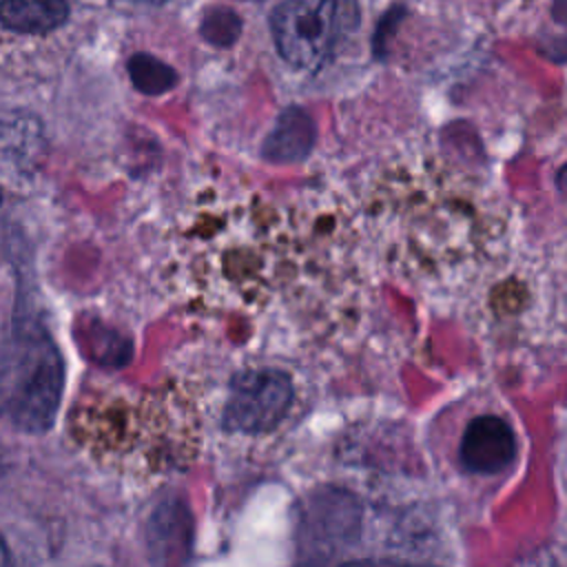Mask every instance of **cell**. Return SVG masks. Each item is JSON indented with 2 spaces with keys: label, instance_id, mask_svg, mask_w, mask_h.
Instances as JSON below:
<instances>
[{
  "label": "cell",
  "instance_id": "9",
  "mask_svg": "<svg viewBox=\"0 0 567 567\" xmlns=\"http://www.w3.org/2000/svg\"><path fill=\"white\" fill-rule=\"evenodd\" d=\"M556 182H558V188H560L563 193H567V166H563V168L558 171Z\"/></svg>",
  "mask_w": 567,
  "mask_h": 567
},
{
  "label": "cell",
  "instance_id": "1",
  "mask_svg": "<svg viewBox=\"0 0 567 567\" xmlns=\"http://www.w3.org/2000/svg\"><path fill=\"white\" fill-rule=\"evenodd\" d=\"M62 392V359L35 323L13 328L0 350V414L24 432L47 430Z\"/></svg>",
  "mask_w": 567,
  "mask_h": 567
},
{
  "label": "cell",
  "instance_id": "5",
  "mask_svg": "<svg viewBox=\"0 0 567 567\" xmlns=\"http://www.w3.org/2000/svg\"><path fill=\"white\" fill-rule=\"evenodd\" d=\"M69 18L66 0H2L0 22L18 33H47Z\"/></svg>",
  "mask_w": 567,
  "mask_h": 567
},
{
  "label": "cell",
  "instance_id": "10",
  "mask_svg": "<svg viewBox=\"0 0 567 567\" xmlns=\"http://www.w3.org/2000/svg\"><path fill=\"white\" fill-rule=\"evenodd\" d=\"M7 563H9V551H7V545H4V540L0 536V565H7Z\"/></svg>",
  "mask_w": 567,
  "mask_h": 567
},
{
  "label": "cell",
  "instance_id": "7",
  "mask_svg": "<svg viewBox=\"0 0 567 567\" xmlns=\"http://www.w3.org/2000/svg\"><path fill=\"white\" fill-rule=\"evenodd\" d=\"M128 75L137 91L146 95H159L166 93L177 84V73L148 53H135L128 60Z\"/></svg>",
  "mask_w": 567,
  "mask_h": 567
},
{
  "label": "cell",
  "instance_id": "8",
  "mask_svg": "<svg viewBox=\"0 0 567 567\" xmlns=\"http://www.w3.org/2000/svg\"><path fill=\"white\" fill-rule=\"evenodd\" d=\"M241 20L228 7H213L202 18V35L215 47H230L239 35Z\"/></svg>",
  "mask_w": 567,
  "mask_h": 567
},
{
  "label": "cell",
  "instance_id": "6",
  "mask_svg": "<svg viewBox=\"0 0 567 567\" xmlns=\"http://www.w3.org/2000/svg\"><path fill=\"white\" fill-rule=\"evenodd\" d=\"M315 140V126L301 109H288L266 140L264 155L277 162H295L308 155Z\"/></svg>",
  "mask_w": 567,
  "mask_h": 567
},
{
  "label": "cell",
  "instance_id": "3",
  "mask_svg": "<svg viewBox=\"0 0 567 567\" xmlns=\"http://www.w3.org/2000/svg\"><path fill=\"white\" fill-rule=\"evenodd\" d=\"M292 383L279 370H248L233 379L224 421L239 432H266L288 412Z\"/></svg>",
  "mask_w": 567,
  "mask_h": 567
},
{
  "label": "cell",
  "instance_id": "4",
  "mask_svg": "<svg viewBox=\"0 0 567 567\" xmlns=\"http://www.w3.org/2000/svg\"><path fill=\"white\" fill-rule=\"evenodd\" d=\"M516 454V439L512 427L494 416L483 414L467 423L461 439V463L474 474H496L505 470Z\"/></svg>",
  "mask_w": 567,
  "mask_h": 567
},
{
  "label": "cell",
  "instance_id": "2",
  "mask_svg": "<svg viewBox=\"0 0 567 567\" xmlns=\"http://www.w3.org/2000/svg\"><path fill=\"white\" fill-rule=\"evenodd\" d=\"M272 38L286 62L299 69H317L337 44L357 31L361 11L357 0H284L272 11Z\"/></svg>",
  "mask_w": 567,
  "mask_h": 567
},
{
  "label": "cell",
  "instance_id": "11",
  "mask_svg": "<svg viewBox=\"0 0 567 567\" xmlns=\"http://www.w3.org/2000/svg\"><path fill=\"white\" fill-rule=\"evenodd\" d=\"M133 2H151V4H155V2H162V0H133Z\"/></svg>",
  "mask_w": 567,
  "mask_h": 567
}]
</instances>
